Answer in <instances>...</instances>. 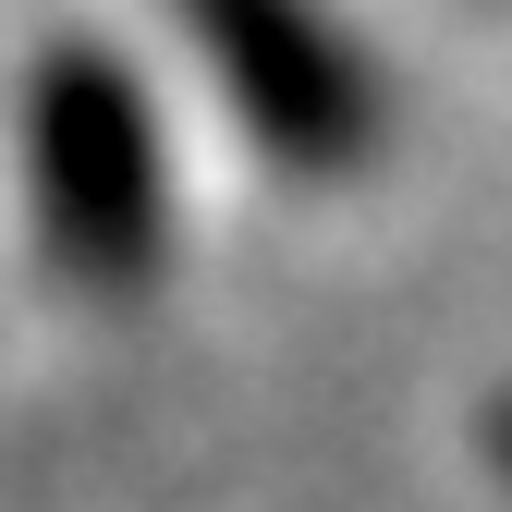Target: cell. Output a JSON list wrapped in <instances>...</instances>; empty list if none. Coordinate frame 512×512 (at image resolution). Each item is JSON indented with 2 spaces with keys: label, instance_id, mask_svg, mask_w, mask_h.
<instances>
[{
  "label": "cell",
  "instance_id": "2",
  "mask_svg": "<svg viewBox=\"0 0 512 512\" xmlns=\"http://www.w3.org/2000/svg\"><path fill=\"white\" fill-rule=\"evenodd\" d=\"M183 37H196L208 86L232 98V122L269 171L293 183H354L391 135V98H378V61L354 49V25L330 0H171Z\"/></svg>",
  "mask_w": 512,
  "mask_h": 512
},
{
  "label": "cell",
  "instance_id": "3",
  "mask_svg": "<svg viewBox=\"0 0 512 512\" xmlns=\"http://www.w3.org/2000/svg\"><path fill=\"white\" fill-rule=\"evenodd\" d=\"M488 464H500V476H512V391H500V403H488Z\"/></svg>",
  "mask_w": 512,
  "mask_h": 512
},
{
  "label": "cell",
  "instance_id": "1",
  "mask_svg": "<svg viewBox=\"0 0 512 512\" xmlns=\"http://www.w3.org/2000/svg\"><path fill=\"white\" fill-rule=\"evenodd\" d=\"M13 147H25L37 256L98 305L147 293L171 256V159H159V110L135 86V61L110 37H49L25 61Z\"/></svg>",
  "mask_w": 512,
  "mask_h": 512
}]
</instances>
